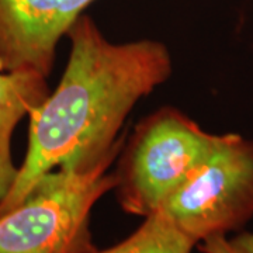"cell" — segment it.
<instances>
[{
    "mask_svg": "<svg viewBox=\"0 0 253 253\" xmlns=\"http://www.w3.org/2000/svg\"><path fill=\"white\" fill-rule=\"evenodd\" d=\"M66 37L71 51L65 72L28 116L27 152L0 201V214L17 206L54 169L90 172L111 166L126 142V117L172 75V55L163 42H111L84 13Z\"/></svg>",
    "mask_w": 253,
    "mask_h": 253,
    "instance_id": "6da1fadb",
    "label": "cell"
},
{
    "mask_svg": "<svg viewBox=\"0 0 253 253\" xmlns=\"http://www.w3.org/2000/svg\"><path fill=\"white\" fill-rule=\"evenodd\" d=\"M221 135L204 131L172 106L149 114L117 156L113 191L120 207L142 218L158 211L211 155Z\"/></svg>",
    "mask_w": 253,
    "mask_h": 253,
    "instance_id": "7a4b0ae2",
    "label": "cell"
},
{
    "mask_svg": "<svg viewBox=\"0 0 253 253\" xmlns=\"http://www.w3.org/2000/svg\"><path fill=\"white\" fill-rule=\"evenodd\" d=\"M111 166L90 172L54 169L17 206L0 214V253H90V217L114 189Z\"/></svg>",
    "mask_w": 253,
    "mask_h": 253,
    "instance_id": "3957f363",
    "label": "cell"
},
{
    "mask_svg": "<svg viewBox=\"0 0 253 253\" xmlns=\"http://www.w3.org/2000/svg\"><path fill=\"white\" fill-rule=\"evenodd\" d=\"M196 244L231 235L253 219V138L221 134V139L162 207Z\"/></svg>",
    "mask_w": 253,
    "mask_h": 253,
    "instance_id": "277c9868",
    "label": "cell"
},
{
    "mask_svg": "<svg viewBox=\"0 0 253 253\" xmlns=\"http://www.w3.org/2000/svg\"><path fill=\"white\" fill-rule=\"evenodd\" d=\"M94 0H0V72L48 78L56 46Z\"/></svg>",
    "mask_w": 253,
    "mask_h": 253,
    "instance_id": "5b68a950",
    "label": "cell"
},
{
    "mask_svg": "<svg viewBox=\"0 0 253 253\" xmlns=\"http://www.w3.org/2000/svg\"><path fill=\"white\" fill-rule=\"evenodd\" d=\"M46 78L36 72H0V201L16 180L11 138L18 123L48 97Z\"/></svg>",
    "mask_w": 253,
    "mask_h": 253,
    "instance_id": "8992f818",
    "label": "cell"
},
{
    "mask_svg": "<svg viewBox=\"0 0 253 253\" xmlns=\"http://www.w3.org/2000/svg\"><path fill=\"white\" fill-rule=\"evenodd\" d=\"M197 244L176 225L165 211L144 217L142 224L118 244L90 253H191Z\"/></svg>",
    "mask_w": 253,
    "mask_h": 253,
    "instance_id": "52a82bcc",
    "label": "cell"
},
{
    "mask_svg": "<svg viewBox=\"0 0 253 253\" xmlns=\"http://www.w3.org/2000/svg\"><path fill=\"white\" fill-rule=\"evenodd\" d=\"M196 248L200 253H253V232L239 231L231 235L211 236Z\"/></svg>",
    "mask_w": 253,
    "mask_h": 253,
    "instance_id": "ba28073f",
    "label": "cell"
}]
</instances>
